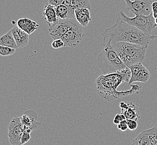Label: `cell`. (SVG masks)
<instances>
[{"label": "cell", "instance_id": "obj_7", "mask_svg": "<svg viewBox=\"0 0 157 145\" xmlns=\"http://www.w3.org/2000/svg\"><path fill=\"white\" fill-rule=\"evenodd\" d=\"M78 24L75 18L59 19L56 24L49 26V35L53 40L61 39L69 29Z\"/></svg>", "mask_w": 157, "mask_h": 145}, {"label": "cell", "instance_id": "obj_2", "mask_svg": "<svg viewBox=\"0 0 157 145\" xmlns=\"http://www.w3.org/2000/svg\"><path fill=\"white\" fill-rule=\"evenodd\" d=\"M101 35L103 37L101 46L106 44L109 40H111V44L118 42H127L148 47L151 40L150 34H147L119 19H117L112 26L106 28Z\"/></svg>", "mask_w": 157, "mask_h": 145}, {"label": "cell", "instance_id": "obj_17", "mask_svg": "<svg viewBox=\"0 0 157 145\" xmlns=\"http://www.w3.org/2000/svg\"><path fill=\"white\" fill-rule=\"evenodd\" d=\"M36 114L34 116L33 114H26L25 112L21 118V122L25 128L26 131L28 129H30L32 131L38 129L39 127L41 126V123L39 122L36 121Z\"/></svg>", "mask_w": 157, "mask_h": 145}, {"label": "cell", "instance_id": "obj_22", "mask_svg": "<svg viewBox=\"0 0 157 145\" xmlns=\"http://www.w3.org/2000/svg\"><path fill=\"white\" fill-rule=\"evenodd\" d=\"M52 46L54 49H59L64 46V43L62 39H58L56 40H54L53 43H52Z\"/></svg>", "mask_w": 157, "mask_h": 145}, {"label": "cell", "instance_id": "obj_28", "mask_svg": "<svg viewBox=\"0 0 157 145\" xmlns=\"http://www.w3.org/2000/svg\"><path fill=\"white\" fill-rule=\"evenodd\" d=\"M64 0H48V3L56 7L60 4H62Z\"/></svg>", "mask_w": 157, "mask_h": 145}, {"label": "cell", "instance_id": "obj_6", "mask_svg": "<svg viewBox=\"0 0 157 145\" xmlns=\"http://www.w3.org/2000/svg\"><path fill=\"white\" fill-rule=\"evenodd\" d=\"M126 8L135 15L147 16L152 13V0H124Z\"/></svg>", "mask_w": 157, "mask_h": 145}, {"label": "cell", "instance_id": "obj_3", "mask_svg": "<svg viewBox=\"0 0 157 145\" xmlns=\"http://www.w3.org/2000/svg\"><path fill=\"white\" fill-rule=\"evenodd\" d=\"M112 46L127 67L141 63L144 59L147 49L143 45L127 42H118Z\"/></svg>", "mask_w": 157, "mask_h": 145}, {"label": "cell", "instance_id": "obj_27", "mask_svg": "<svg viewBox=\"0 0 157 145\" xmlns=\"http://www.w3.org/2000/svg\"><path fill=\"white\" fill-rule=\"evenodd\" d=\"M152 13L154 18L157 17V1H153L151 5Z\"/></svg>", "mask_w": 157, "mask_h": 145}, {"label": "cell", "instance_id": "obj_29", "mask_svg": "<svg viewBox=\"0 0 157 145\" xmlns=\"http://www.w3.org/2000/svg\"><path fill=\"white\" fill-rule=\"evenodd\" d=\"M157 39V36H151V40H154V39Z\"/></svg>", "mask_w": 157, "mask_h": 145}, {"label": "cell", "instance_id": "obj_19", "mask_svg": "<svg viewBox=\"0 0 157 145\" xmlns=\"http://www.w3.org/2000/svg\"><path fill=\"white\" fill-rule=\"evenodd\" d=\"M0 45L11 47L15 49H17L19 48L11 30H10L6 34L0 37Z\"/></svg>", "mask_w": 157, "mask_h": 145}, {"label": "cell", "instance_id": "obj_16", "mask_svg": "<svg viewBox=\"0 0 157 145\" xmlns=\"http://www.w3.org/2000/svg\"><path fill=\"white\" fill-rule=\"evenodd\" d=\"M43 14L44 19L49 26L56 24L59 20L57 17L56 11V7L49 3H48L44 7Z\"/></svg>", "mask_w": 157, "mask_h": 145}, {"label": "cell", "instance_id": "obj_26", "mask_svg": "<svg viewBox=\"0 0 157 145\" xmlns=\"http://www.w3.org/2000/svg\"><path fill=\"white\" fill-rule=\"evenodd\" d=\"M117 128L121 130L122 132H125L128 129L126 120H124L117 125Z\"/></svg>", "mask_w": 157, "mask_h": 145}, {"label": "cell", "instance_id": "obj_20", "mask_svg": "<svg viewBox=\"0 0 157 145\" xmlns=\"http://www.w3.org/2000/svg\"><path fill=\"white\" fill-rule=\"evenodd\" d=\"M56 11L57 17L59 19H74L75 16L72 14L68 7L66 5L60 4L56 7Z\"/></svg>", "mask_w": 157, "mask_h": 145}, {"label": "cell", "instance_id": "obj_15", "mask_svg": "<svg viewBox=\"0 0 157 145\" xmlns=\"http://www.w3.org/2000/svg\"><path fill=\"white\" fill-rule=\"evenodd\" d=\"M17 26L19 28L28 33L29 35L32 34L39 27V25L38 24L28 18L19 19L17 21Z\"/></svg>", "mask_w": 157, "mask_h": 145}, {"label": "cell", "instance_id": "obj_13", "mask_svg": "<svg viewBox=\"0 0 157 145\" xmlns=\"http://www.w3.org/2000/svg\"><path fill=\"white\" fill-rule=\"evenodd\" d=\"M11 30L19 48H23L28 45L29 35L28 33L17 25L13 26Z\"/></svg>", "mask_w": 157, "mask_h": 145}, {"label": "cell", "instance_id": "obj_30", "mask_svg": "<svg viewBox=\"0 0 157 145\" xmlns=\"http://www.w3.org/2000/svg\"><path fill=\"white\" fill-rule=\"evenodd\" d=\"M155 19V24H156V25L157 26V17L156 18H154Z\"/></svg>", "mask_w": 157, "mask_h": 145}, {"label": "cell", "instance_id": "obj_18", "mask_svg": "<svg viewBox=\"0 0 157 145\" xmlns=\"http://www.w3.org/2000/svg\"><path fill=\"white\" fill-rule=\"evenodd\" d=\"M63 4L68 7L70 12L73 15H75V11L76 9L88 8L91 9L89 0H64Z\"/></svg>", "mask_w": 157, "mask_h": 145}, {"label": "cell", "instance_id": "obj_8", "mask_svg": "<svg viewBox=\"0 0 157 145\" xmlns=\"http://www.w3.org/2000/svg\"><path fill=\"white\" fill-rule=\"evenodd\" d=\"M79 24L69 29L61 38L64 46L75 47L78 45L85 36V32Z\"/></svg>", "mask_w": 157, "mask_h": 145}, {"label": "cell", "instance_id": "obj_23", "mask_svg": "<svg viewBox=\"0 0 157 145\" xmlns=\"http://www.w3.org/2000/svg\"><path fill=\"white\" fill-rule=\"evenodd\" d=\"M128 129L130 131H134L138 128L137 121L133 120H126Z\"/></svg>", "mask_w": 157, "mask_h": 145}, {"label": "cell", "instance_id": "obj_11", "mask_svg": "<svg viewBox=\"0 0 157 145\" xmlns=\"http://www.w3.org/2000/svg\"><path fill=\"white\" fill-rule=\"evenodd\" d=\"M133 145H157V124L150 129L143 131L135 138Z\"/></svg>", "mask_w": 157, "mask_h": 145}, {"label": "cell", "instance_id": "obj_5", "mask_svg": "<svg viewBox=\"0 0 157 145\" xmlns=\"http://www.w3.org/2000/svg\"><path fill=\"white\" fill-rule=\"evenodd\" d=\"M117 15V19L136 27L147 34L151 35V32L157 26L152 13L148 16L135 15L134 17H130L126 16L123 11L120 10Z\"/></svg>", "mask_w": 157, "mask_h": 145}, {"label": "cell", "instance_id": "obj_12", "mask_svg": "<svg viewBox=\"0 0 157 145\" xmlns=\"http://www.w3.org/2000/svg\"><path fill=\"white\" fill-rule=\"evenodd\" d=\"M120 107L121 109V113L123 114L126 120L138 121L140 118L139 108L135 104L131 102H121Z\"/></svg>", "mask_w": 157, "mask_h": 145}, {"label": "cell", "instance_id": "obj_1", "mask_svg": "<svg viewBox=\"0 0 157 145\" xmlns=\"http://www.w3.org/2000/svg\"><path fill=\"white\" fill-rule=\"evenodd\" d=\"M131 70L129 67L116 72L101 75L96 82V91L101 97L107 102H112L133 94H139L141 85L131 84V89L125 91H118L117 89L124 82L129 83L131 78Z\"/></svg>", "mask_w": 157, "mask_h": 145}, {"label": "cell", "instance_id": "obj_10", "mask_svg": "<svg viewBox=\"0 0 157 145\" xmlns=\"http://www.w3.org/2000/svg\"><path fill=\"white\" fill-rule=\"evenodd\" d=\"M131 70V78L128 83L129 86L135 82L147 83L151 77L148 69L141 63L134 64L129 67Z\"/></svg>", "mask_w": 157, "mask_h": 145}, {"label": "cell", "instance_id": "obj_21", "mask_svg": "<svg viewBox=\"0 0 157 145\" xmlns=\"http://www.w3.org/2000/svg\"><path fill=\"white\" fill-rule=\"evenodd\" d=\"M15 49L0 45V55L2 57H7L12 55L16 52Z\"/></svg>", "mask_w": 157, "mask_h": 145}, {"label": "cell", "instance_id": "obj_4", "mask_svg": "<svg viewBox=\"0 0 157 145\" xmlns=\"http://www.w3.org/2000/svg\"><path fill=\"white\" fill-rule=\"evenodd\" d=\"M102 46V50L98 55L97 63L104 74L116 72L127 67L113 49L111 40Z\"/></svg>", "mask_w": 157, "mask_h": 145}, {"label": "cell", "instance_id": "obj_31", "mask_svg": "<svg viewBox=\"0 0 157 145\" xmlns=\"http://www.w3.org/2000/svg\"><path fill=\"white\" fill-rule=\"evenodd\" d=\"M154 1H157V0H154Z\"/></svg>", "mask_w": 157, "mask_h": 145}, {"label": "cell", "instance_id": "obj_9", "mask_svg": "<svg viewBox=\"0 0 157 145\" xmlns=\"http://www.w3.org/2000/svg\"><path fill=\"white\" fill-rule=\"evenodd\" d=\"M25 128L22 125L20 117L13 118L9 126V137L11 144L13 145H21V139Z\"/></svg>", "mask_w": 157, "mask_h": 145}, {"label": "cell", "instance_id": "obj_25", "mask_svg": "<svg viewBox=\"0 0 157 145\" xmlns=\"http://www.w3.org/2000/svg\"><path fill=\"white\" fill-rule=\"evenodd\" d=\"M30 139V133L25 131L23 133L21 139V145H24L28 142Z\"/></svg>", "mask_w": 157, "mask_h": 145}, {"label": "cell", "instance_id": "obj_24", "mask_svg": "<svg viewBox=\"0 0 157 145\" xmlns=\"http://www.w3.org/2000/svg\"><path fill=\"white\" fill-rule=\"evenodd\" d=\"M126 120L125 116L122 113L117 114L115 118H113V122L115 125H118L120 122L124 120Z\"/></svg>", "mask_w": 157, "mask_h": 145}, {"label": "cell", "instance_id": "obj_14", "mask_svg": "<svg viewBox=\"0 0 157 145\" xmlns=\"http://www.w3.org/2000/svg\"><path fill=\"white\" fill-rule=\"evenodd\" d=\"M90 10L88 8H81L75 11V19L83 28H86L92 20Z\"/></svg>", "mask_w": 157, "mask_h": 145}]
</instances>
